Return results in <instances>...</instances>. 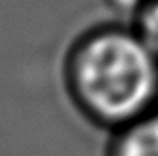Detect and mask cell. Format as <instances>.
Instances as JSON below:
<instances>
[{
	"mask_svg": "<svg viewBox=\"0 0 158 156\" xmlns=\"http://www.w3.org/2000/svg\"><path fill=\"white\" fill-rule=\"evenodd\" d=\"M68 88L92 124L114 132L158 106V58L136 30L98 32L74 52Z\"/></svg>",
	"mask_w": 158,
	"mask_h": 156,
	"instance_id": "1",
	"label": "cell"
},
{
	"mask_svg": "<svg viewBox=\"0 0 158 156\" xmlns=\"http://www.w3.org/2000/svg\"><path fill=\"white\" fill-rule=\"evenodd\" d=\"M106 156H158V106L114 130Z\"/></svg>",
	"mask_w": 158,
	"mask_h": 156,
	"instance_id": "2",
	"label": "cell"
},
{
	"mask_svg": "<svg viewBox=\"0 0 158 156\" xmlns=\"http://www.w3.org/2000/svg\"><path fill=\"white\" fill-rule=\"evenodd\" d=\"M136 34L158 58V0H144L136 14Z\"/></svg>",
	"mask_w": 158,
	"mask_h": 156,
	"instance_id": "3",
	"label": "cell"
}]
</instances>
